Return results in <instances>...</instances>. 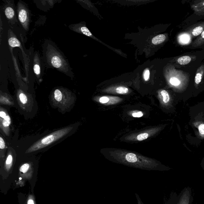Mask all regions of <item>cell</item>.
<instances>
[{
  "instance_id": "obj_7",
  "label": "cell",
  "mask_w": 204,
  "mask_h": 204,
  "mask_svg": "<svg viewBox=\"0 0 204 204\" xmlns=\"http://www.w3.org/2000/svg\"><path fill=\"white\" fill-rule=\"evenodd\" d=\"M19 18L20 22L24 23L27 19V12L24 9H22L19 12Z\"/></svg>"
},
{
  "instance_id": "obj_13",
  "label": "cell",
  "mask_w": 204,
  "mask_h": 204,
  "mask_svg": "<svg viewBox=\"0 0 204 204\" xmlns=\"http://www.w3.org/2000/svg\"><path fill=\"white\" fill-rule=\"evenodd\" d=\"M5 15L6 17L9 19L13 18L15 15V12L14 10L11 7H7L5 11Z\"/></svg>"
},
{
  "instance_id": "obj_32",
  "label": "cell",
  "mask_w": 204,
  "mask_h": 204,
  "mask_svg": "<svg viewBox=\"0 0 204 204\" xmlns=\"http://www.w3.org/2000/svg\"><path fill=\"white\" fill-rule=\"evenodd\" d=\"M201 37L203 39H204V31H202V35H201Z\"/></svg>"
},
{
  "instance_id": "obj_24",
  "label": "cell",
  "mask_w": 204,
  "mask_h": 204,
  "mask_svg": "<svg viewBox=\"0 0 204 204\" xmlns=\"http://www.w3.org/2000/svg\"><path fill=\"white\" fill-rule=\"evenodd\" d=\"M34 70L35 73L36 75H39L40 73V68L39 65L38 64H35L34 65Z\"/></svg>"
},
{
  "instance_id": "obj_23",
  "label": "cell",
  "mask_w": 204,
  "mask_h": 204,
  "mask_svg": "<svg viewBox=\"0 0 204 204\" xmlns=\"http://www.w3.org/2000/svg\"><path fill=\"white\" fill-rule=\"evenodd\" d=\"M144 78L146 81L149 80L150 77V70L148 69H146L144 72L143 74Z\"/></svg>"
},
{
  "instance_id": "obj_27",
  "label": "cell",
  "mask_w": 204,
  "mask_h": 204,
  "mask_svg": "<svg viewBox=\"0 0 204 204\" xmlns=\"http://www.w3.org/2000/svg\"><path fill=\"white\" fill-rule=\"evenodd\" d=\"M5 143L3 138L2 137H0V149L1 150H3L5 148Z\"/></svg>"
},
{
  "instance_id": "obj_14",
  "label": "cell",
  "mask_w": 204,
  "mask_h": 204,
  "mask_svg": "<svg viewBox=\"0 0 204 204\" xmlns=\"http://www.w3.org/2000/svg\"><path fill=\"white\" fill-rule=\"evenodd\" d=\"M161 94L163 98V102L164 103H168L169 102L170 98L168 92L165 90H162L161 92Z\"/></svg>"
},
{
  "instance_id": "obj_18",
  "label": "cell",
  "mask_w": 204,
  "mask_h": 204,
  "mask_svg": "<svg viewBox=\"0 0 204 204\" xmlns=\"http://www.w3.org/2000/svg\"><path fill=\"white\" fill-rule=\"evenodd\" d=\"M81 31L82 33L87 36L91 37L92 36V34H91V31H89L87 27H82L81 28Z\"/></svg>"
},
{
  "instance_id": "obj_10",
  "label": "cell",
  "mask_w": 204,
  "mask_h": 204,
  "mask_svg": "<svg viewBox=\"0 0 204 204\" xmlns=\"http://www.w3.org/2000/svg\"><path fill=\"white\" fill-rule=\"evenodd\" d=\"M0 101L1 103L4 105H13L14 104L13 100H11L9 97L2 95V94L1 95Z\"/></svg>"
},
{
  "instance_id": "obj_4",
  "label": "cell",
  "mask_w": 204,
  "mask_h": 204,
  "mask_svg": "<svg viewBox=\"0 0 204 204\" xmlns=\"http://www.w3.org/2000/svg\"><path fill=\"white\" fill-rule=\"evenodd\" d=\"M64 98H65V96L60 90H56L54 91V93H53V98H54L53 100L56 103L59 104L64 103L63 101H64V103H65L66 102L67 99H65Z\"/></svg>"
},
{
  "instance_id": "obj_9",
  "label": "cell",
  "mask_w": 204,
  "mask_h": 204,
  "mask_svg": "<svg viewBox=\"0 0 204 204\" xmlns=\"http://www.w3.org/2000/svg\"><path fill=\"white\" fill-rule=\"evenodd\" d=\"M13 157L11 154H9L7 157L5 162V167L6 170L9 171L11 167L13 165Z\"/></svg>"
},
{
  "instance_id": "obj_8",
  "label": "cell",
  "mask_w": 204,
  "mask_h": 204,
  "mask_svg": "<svg viewBox=\"0 0 204 204\" xmlns=\"http://www.w3.org/2000/svg\"><path fill=\"white\" fill-rule=\"evenodd\" d=\"M191 61V58L188 56H184L179 57L177 60L178 62L181 65H186L189 63Z\"/></svg>"
},
{
  "instance_id": "obj_21",
  "label": "cell",
  "mask_w": 204,
  "mask_h": 204,
  "mask_svg": "<svg viewBox=\"0 0 204 204\" xmlns=\"http://www.w3.org/2000/svg\"><path fill=\"white\" fill-rule=\"evenodd\" d=\"M202 74L199 73H197V74L196 75L195 81V83H196L197 84H198L200 83V82L201 81V79H202Z\"/></svg>"
},
{
  "instance_id": "obj_30",
  "label": "cell",
  "mask_w": 204,
  "mask_h": 204,
  "mask_svg": "<svg viewBox=\"0 0 204 204\" xmlns=\"http://www.w3.org/2000/svg\"><path fill=\"white\" fill-rule=\"evenodd\" d=\"M27 204H35V201L31 196H30L29 197L28 201H27Z\"/></svg>"
},
{
  "instance_id": "obj_15",
  "label": "cell",
  "mask_w": 204,
  "mask_h": 204,
  "mask_svg": "<svg viewBox=\"0 0 204 204\" xmlns=\"http://www.w3.org/2000/svg\"><path fill=\"white\" fill-rule=\"evenodd\" d=\"M203 28L202 27H198L194 29L192 31V34L194 36H198L202 33Z\"/></svg>"
},
{
  "instance_id": "obj_26",
  "label": "cell",
  "mask_w": 204,
  "mask_h": 204,
  "mask_svg": "<svg viewBox=\"0 0 204 204\" xmlns=\"http://www.w3.org/2000/svg\"><path fill=\"white\" fill-rule=\"evenodd\" d=\"M109 98L106 97H102L99 99L100 102L101 103L105 104L109 102Z\"/></svg>"
},
{
  "instance_id": "obj_12",
  "label": "cell",
  "mask_w": 204,
  "mask_h": 204,
  "mask_svg": "<svg viewBox=\"0 0 204 204\" xmlns=\"http://www.w3.org/2000/svg\"><path fill=\"white\" fill-rule=\"evenodd\" d=\"M19 100L20 103L25 105L28 102V99L27 96L23 93H20L19 94Z\"/></svg>"
},
{
  "instance_id": "obj_19",
  "label": "cell",
  "mask_w": 204,
  "mask_h": 204,
  "mask_svg": "<svg viewBox=\"0 0 204 204\" xmlns=\"http://www.w3.org/2000/svg\"><path fill=\"white\" fill-rule=\"evenodd\" d=\"M148 137V134L147 133H143L137 135V139L138 141H142L147 139Z\"/></svg>"
},
{
  "instance_id": "obj_3",
  "label": "cell",
  "mask_w": 204,
  "mask_h": 204,
  "mask_svg": "<svg viewBox=\"0 0 204 204\" xmlns=\"http://www.w3.org/2000/svg\"><path fill=\"white\" fill-rule=\"evenodd\" d=\"M0 126L1 129L6 135H9L10 126L11 124L10 116L7 114L6 111L1 108L0 112Z\"/></svg>"
},
{
  "instance_id": "obj_16",
  "label": "cell",
  "mask_w": 204,
  "mask_h": 204,
  "mask_svg": "<svg viewBox=\"0 0 204 204\" xmlns=\"http://www.w3.org/2000/svg\"><path fill=\"white\" fill-rule=\"evenodd\" d=\"M116 92L117 94H127L128 92V89L127 87L120 86L116 89Z\"/></svg>"
},
{
  "instance_id": "obj_22",
  "label": "cell",
  "mask_w": 204,
  "mask_h": 204,
  "mask_svg": "<svg viewBox=\"0 0 204 204\" xmlns=\"http://www.w3.org/2000/svg\"><path fill=\"white\" fill-rule=\"evenodd\" d=\"M170 83L173 85L177 86L180 84V82L178 79L176 78L172 77L170 80Z\"/></svg>"
},
{
  "instance_id": "obj_28",
  "label": "cell",
  "mask_w": 204,
  "mask_h": 204,
  "mask_svg": "<svg viewBox=\"0 0 204 204\" xmlns=\"http://www.w3.org/2000/svg\"><path fill=\"white\" fill-rule=\"evenodd\" d=\"M132 115L134 117H141L143 115V113L142 112H138L132 114Z\"/></svg>"
},
{
  "instance_id": "obj_11",
  "label": "cell",
  "mask_w": 204,
  "mask_h": 204,
  "mask_svg": "<svg viewBox=\"0 0 204 204\" xmlns=\"http://www.w3.org/2000/svg\"><path fill=\"white\" fill-rule=\"evenodd\" d=\"M9 44L11 47L14 48L19 47L20 45V42L15 38H11L9 40Z\"/></svg>"
},
{
  "instance_id": "obj_2",
  "label": "cell",
  "mask_w": 204,
  "mask_h": 204,
  "mask_svg": "<svg viewBox=\"0 0 204 204\" xmlns=\"http://www.w3.org/2000/svg\"><path fill=\"white\" fill-rule=\"evenodd\" d=\"M194 201L192 190L190 187L183 188L179 194L171 193L165 204H191Z\"/></svg>"
},
{
  "instance_id": "obj_17",
  "label": "cell",
  "mask_w": 204,
  "mask_h": 204,
  "mask_svg": "<svg viewBox=\"0 0 204 204\" xmlns=\"http://www.w3.org/2000/svg\"><path fill=\"white\" fill-rule=\"evenodd\" d=\"M30 165L28 163H25L23 164L20 167V171L23 173H25L29 170L30 168Z\"/></svg>"
},
{
  "instance_id": "obj_29",
  "label": "cell",
  "mask_w": 204,
  "mask_h": 204,
  "mask_svg": "<svg viewBox=\"0 0 204 204\" xmlns=\"http://www.w3.org/2000/svg\"><path fill=\"white\" fill-rule=\"evenodd\" d=\"M135 197H136L137 201L138 204H144L143 202H142V200L141 199L139 195H138L137 194L135 193Z\"/></svg>"
},
{
  "instance_id": "obj_1",
  "label": "cell",
  "mask_w": 204,
  "mask_h": 204,
  "mask_svg": "<svg viewBox=\"0 0 204 204\" xmlns=\"http://www.w3.org/2000/svg\"><path fill=\"white\" fill-rule=\"evenodd\" d=\"M73 128V127H65L51 133L33 144L27 149L26 151V154L37 151L52 144L69 134Z\"/></svg>"
},
{
  "instance_id": "obj_20",
  "label": "cell",
  "mask_w": 204,
  "mask_h": 204,
  "mask_svg": "<svg viewBox=\"0 0 204 204\" xmlns=\"http://www.w3.org/2000/svg\"><path fill=\"white\" fill-rule=\"evenodd\" d=\"M190 38L189 35H183L180 38V40L182 42L184 43H187L189 41Z\"/></svg>"
},
{
  "instance_id": "obj_31",
  "label": "cell",
  "mask_w": 204,
  "mask_h": 204,
  "mask_svg": "<svg viewBox=\"0 0 204 204\" xmlns=\"http://www.w3.org/2000/svg\"><path fill=\"white\" fill-rule=\"evenodd\" d=\"M201 166H202V169H203L204 170V160L202 161V164H201Z\"/></svg>"
},
{
  "instance_id": "obj_6",
  "label": "cell",
  "mask_w": 204,
  "mask_h": 204,
  "mask_svg": "<svg viewBox=\"0 0 204 204\" xmlns=\"http://www.w3.org/2000/svg\"><path fill=\"white\" fill-rule=\"evenodd\" d=\"M51 63L52 66L56 68H60L62 64L61 60L57 56H54L52 57Z\"/></svg>"
},
{
  "instance_id": "obj_5",
  "label": "cell",
  "mask_w": 204,
  "mask_h": 204,
  "mask_svg": "<svg viewBox=\"0 0 204 204\" xmlns=\"http://www.w3.org/2000/svg\"><path fill=\"white\" fill-rule=\"evenodd\" d=\"M166 39V36L164 35H160L155 37L152 40L153 44L157 45L163 43Z\"/></svg>"
},
{
  "instance_id": "obj_25",
  "label": "cell",
  "mask_w": 204,
  "mask_h": 204,
  "mask_svg": "<svg viewBox=\"0 0 204 204\" xmlns=\"http://www.w3.org/2000/svg\"><path fill=\"white\" fill-rule=\"evenodd\" d=\"M198 131L199 133L202 135H204V124H201L200 125L198 126Z\"/></svg>"
}]
</instances>
